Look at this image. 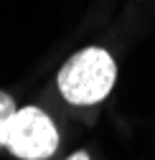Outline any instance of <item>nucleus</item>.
<instances>
[{
  "label": "nucleus",
  "instance_id": "obj_2",
  "mask_svg": "<svg viewBox=\"0 0 155 160\" xmlns=\"http://www.w3.org/2000/svg\"><path fill=\"white\" fill-rule=\"evenodd\" d=\"M3 148L21 160H46L59 148V132L38 107L15 109L0 132Z\"/></svg>",
  "mask_w": 155,
  "mask_h": 160
},
{
  "label": "nucleus",
  "instance_id": "obj_3",
  "mask_svg": "<svg viewBox=\"0 0 155 160\" xmlns=\"http://www.w3.org/2000/svg\"><path fill=\"white\" fill-rule=\"evenodd\" d=\"M15 102H13V97L5 94V92H0V132H3V125L8 122V117L15 112ZM0 148H3V140H0Z\"/></svg>",
  "mask_w": 155,
  "mask_h": 160
},
{
  "label": "nucleus",
  "instance_id": "obj_1",
  "mask_svg": "<svg viewBox=\"0 0 155 160\" xmlns=\"http://www.w3.org/2000/svg\"><path fill=\"white\" fill-rule=\"evenodd\" d=\"M117 66L104 48H84L59 71V89L71 104H97L112 92Z\"/></svg>",
  "mask_w": 155,
  "mask_h": 160
},
{
  "label": "nucleus",
  "instance_id": "obj_4",
  "mask_svg": "<svg viewBox=\"0 0 155 160\" xmlns=\"http://www.w3.org/2000/svg\"><path fill=\"white\" fill-rule=\"evenodd\" d=\"M69 160H89V155H87V152H74Z\"/></svg>",
  "mask_w": 155,
  "mask_h": 160
}]
</instances>
